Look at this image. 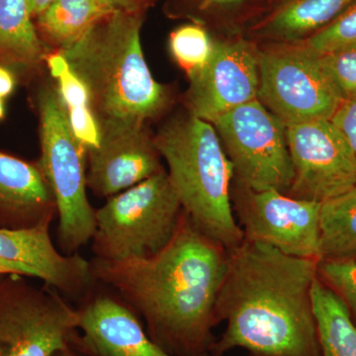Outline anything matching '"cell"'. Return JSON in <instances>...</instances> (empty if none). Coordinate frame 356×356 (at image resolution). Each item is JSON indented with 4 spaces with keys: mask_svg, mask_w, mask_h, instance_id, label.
I'll return each mask as SVG.
<instances>
[{
    "mask_svg": "<svg viewBox=\"0 0 356 356\" xmlns=\"http://www.w3.org/2000/svg\"><path fill=\"white\" fill-rule=\"evenodd\" d=\"M229 250L182 212L172 240L146 259H93L97 284L117 293L144 323L149 337L175 356H210L216 304Z\"/></svg>",
    "mask_w": 356,
    "mask_h": 356,
    "instance_id": "cell-1",
    "label": "cell"
},
{
    "mask_svg": "<svg viewBox=\"0 0 356 356\" xmlns=\"http://www.w3.org/2000/svg\"><path fill=\"white\" fill-rule=\"evenodd\" d=\"M318 264L243 238L229 252L216 304L226 330L210 356L235 348L250 356H321L312 300Z\"/></svg>",
    "mask_w": 356,
    "mask_h": 356,
    "instance_id": "cell-2",
    "label": "cell"
},
{
    "mask_svg": "<svg viewBox=\"0 0 356 356\" xmlns=\"http://www.w3.org/2000/svg\"><path fill=\"white\" fill-rule=\"evenodd\" d=\"M143 18L144 14L112 11L60 51L86 84L99 126L146 125L170 102L168 88L154 79L145 58Z\"/></svg>",
    "mask_w": 356,
    "mask_h": 356,
    "instance_id": "cell-3",
    "label": "cell"
},
{
    "mask_svg": "<svg viewBox=\"0 0 356 356\" xmlns=\"http://www.w3.org/2000/svg\"><path fill=\"white\" fill-rule=\"evenodd\" d=\"M154 140L182 210L229 252L238 248L245 235L232 205L235 172L212 124L191 114L177 117Z\"/></svg>",
    "mask_w": 356,
    "mask_h": 356,
    "instance_id": "cell-4",
    "label": "cell"
},
{
    "mask_svg": "<svg viewBox=\"0 0 356 356\" xmlns=\"http://www.w3.org/2000/svg\"><path fill=\"white\" fill-rule=\"evenodd\" d=\"M181 204L165 170L116 194L95 209V259L120 261L158 254L172 240Z\"/></svg>",
    "mask_w": 356,
    "mask_h": 356,
    "instance_id": "cell-5",
    "label": "cell"
},
{
    "mask_svg": "<svg viewBox=\"0 0 356 356\" xmlns=\"http://www.w3.org/2000/svg\"><path fill=\"white\" fill-rule=\"evenodd\" d=\"M37 110L38 163L57 204L58 250L77 254L91 242L95 231V209L88 197L86 149L70 129L56 86L46 84L40 89Z\"/></svg>",
    "mask_w": 356,
    "mask_h": 356,
    "instance_id": "cell-6",
    "label": "cell"
},
{
    "mask_svg": "<svg viewBox=\"0 0 356 356\" xmlns=\"http://www.w3.org/2000/svg\"><path fill=\"white\" fill-rule=\"evenodd\" d=\"M29 278L6 274L0 280V356H54L76 337L77 308Z\"/></svg>",
    "mask_w": 356,
    "mask_h": 356,
    "instance_id": "cell-7",
    "label": "cell"
},
{
    "mask_svg": "<svg viewBox=\"0 0 356 356\" xmlns=\"http://www.w3.org/2000/svg\"><path fill=\"white\" fill-rule=\"evenodd\" d=\"M233 165L235 178L254 191L287 194L294 170L286 126L259 99L221 115L212 122Z\"/></svg>",
    "mask_w": 356,
    "mask_h": 356,
    "instance_id": "cell-8",
    "label": "cell"
},
{
    "mask_svg": "<svg viewBox=\"0 0 356 356\" xmlns=\"http://www.w3.org/2000/svg\"><path fill=\"white\" fill-rule=\"evenodd\" d=\"M257 99L290 126L312 120H331L341 104L318 56L299 42L273 43L259 51Z\"/></svg>",
    "mask_w": 356,
    "mask_h": 356,
    "instance_id": "cell-9",
    "label": "cell"
},
{
    "mask_svg": "<svg viewBox=\"0 0 356 356\" xmlns=\"http://www.w3.org/2000/svg\"><path fill=\"white\" fill-rule=\"evenodd\" d=\"M231 200L245 238L266 243L290 257L321 261L322 203L276 191H254L236 179L231 187Z\"/></svg>",
    "mask_w": 356,
    "mask_h": 356,
    "instance_id": "cell-10",
    "label": "cell"
},
{
    "mask_svg": "<svg viewBox=\"0 0 356 356\" xmlns=\"http://www.w3.org/2000/svg\"><path fill=\"white\" fill-rule=\"evenodd\" d=\"M294 178L287 195L323 203L356 186V156L331 120L287 126Z\"/></svg>",
    "mask_w": 356,
    "mask_h": 356,
    "instance_id": "cell-11",
    "label": "cell"
},
{
    "mask_svg": "<svg viewBox=\"0 0 356 356\" xmlns=\"http://www.w3.org/2000/svg\"><path fill=\"white\" fill-rule=\"evenodd\" d=\"M189 114L212 123L236 107L257 99L259 50L243 39L215 41L209 63L189 79Z\"/></svg>",
    "mask_w": 356,
    "mask_h": 356,
    "instance_id": "cell-12",
    "label": "cell"
},
{
    "mask_svg": "<svg viewBox=\"0 0 356 356\" xmlns=\"http://www.w3.org/2000/svg\"><path fill=\"white\" fill-rule=\"evenodd\" d=\"M100 130L99 145L86 152V184L96 197H112L163 170L146 125L107 124Z\"/></svg>",
    "mask_w": 356,
    "mask_h": 356,
    "instance_id": "cell-13",
    "label": "cell"
},
{
    "mask_svg": "<svg viewBox=\"0 0 356 356\" xmlns=\"http://www.w3.org/2000/svg\"><path fill=\"white\" fill-rule=\"evenodd\" d=\"M77 310L72 346L86 356H175L154 343L139 316L118 295L89 294Z\"/></svg>",
    "mask_w": 356,
    "mask_h": 356,
    "instance_id": "cell-14",
    "label": "cell"
},
{
    "mask_svg": "<svg viewBox=\"0 0 356 356\" xmlns=\"http://www.w3.org/2000/svg\"><path fill=\"white\" fill-rule=\"evenodd\" d=\"M0 259L25 269L32 278L70 298L86 299L97 284L91 261L79 252L63 254L51 241L50 227L0 228Z\"/></svg>",
    "mask_w": 356,
    "mask_h": 356,
    "instance_id": "cell-15",
    "label": "cell"
},
{
    "mask_svg": "<svg viewBox=\"0 0 356 356\" xmlns=\"http://www.w3.org/2000/svg\"><path fill=\"white\" fill-rule=\"evenodd\" d=\"M57 204L38 161L0 151V228L51 227Z\"/></svg>",
    "mask_w": 356,
    "mask_h": 356,
    "instance_id": "cell-16",
    "label": "cell"
},
{
    "mask_svg": "<svg viewBox=\"0 0 356 356\" xmlns=\"http://www.w3.org/2000/svg\"><path fill=\"white\" fill-rule=\"evenodd\" d=\"M356 0H282L250 26L255 38L271 43L303 41L332 22Z\"/></svg>",
    "mask_w": 356,
    "mask_h": 356,
    "instance_id": "cell-17",
    "label": "cell"
},
{
    "mask_svg": "<svg viewBox=\"0 0 356 356\" xmlns=\"http://www.w3.org/2000/svg\"><path fill=\"white\" fill-rule=\"evenodd\" d=\"M40 39L28 0H0V65L32 74L49 53Z\"/></svg>",
    "mask_w": 356,
    "mask_h": 356,
    "instance_id": "cell-18",
    "label": "cell"
},
{
    "mask_svg": "<svg viewBox=\"0 0 356 356\" xmlns=\"http://www.w3.org/2000/svg\"><path fill=\"white\" fill-rule=\"evenodd\" d=\"M112 11L99 0H55L34 22L44 47L63 51L81 41Z\"/></svg>",
    "mask_w": 356,
    "mask_h": 356,
    "instance_id": "cell-19",
    "label": "cell"
},
{
    "mask_svg": "<svg viewBox=\"0 0 356 356\" xmlns=\"http://www.w3.org/2000/svg\"><path fill=\"white\" fill-rule=\"evenodd\" d=\"M44 64L57 81L56 88L74 137L86 152L97 147L102 130L93 113L86 84L74 74L60 51H49Z\"/></svg>",
    "mask_w": 356,
    "mask_h": 356,
    "instance_id": "cell-20",
    "label": "cell"
},
{
    "mask_svg": "<svg viewBox=\"0 0 356 356\" xmlns=\"http://www.w3.org/2000/svg\"><path fill=\"white\" fill-rule=\"evenodd\" d=\"M312 300L321 356H356V325L343 302L318 277Z\"/></svg>",
    "mask_w": 356,
    "mask_h": 356,
    "instance_id": "cell-21",
    "label": "cell"
},
{
    "mask_svg": "<svg viewBox=\"0 0 356 356\" xmlns=\"http://www.w3.org/2000/svg\"><path fill=\"white\" fill-rule=\"evenodd\" d=\"M321 261L356 259V186L321 204Z\"/></svg>",
    "mask_w": 356,
    "mask_h": 356,
    "instance_id": "cell-22",
    "label": "cell"
},
{
    "mask_svg": "<svg viewBox=\"0 0 356 356\" xmlns=\"http://www.w3.org/2000/svg\"><path fill=\"white\" fill-rule=\"evenodd\" d=\"M168 46L173 60L191 79L209 63L215 41L204 26L191 23L177 28L170 34Z\"/></svg>",
    "mask_w": 356,
    "mask_h": 356,
    "instance_id": "cell-23",
    "label": "cell"
},
{
    "mask_svg": "<svg viewBox=\"0 0 356 356\" xmlns=\"http://www.w3.org/2000/svg\"><path fill=\"white\" fill-rule=\"evenodd\" d=\"M299 43L316 55L356 43V1L329 24Z\"/></svg>",
    "mask_w": 356,
    "mask_h": 356,
    "instance_id": "cell-24",
    "label": "cell"
},
{
    "mask_svg": "<svg viewBox=\"0 0 356 356\" xmlns=\"http://www.w3.org/2000/svg\"><path fill=\"white\" fill-rule=\"evenodd\" d=\"M318 56L341 102L356 99V43Z\"/></svg>",
    "mask_w": 356,
    "mask_h": 356,
    "instance_id": "cell-25",
    "label": "cell"
},
{
    "mask_svg": "<svg viewBox=\"0 0 356 356\" xmlns=\"http://www.w3.org/2000/svg\"><path fill=\"white\" fill-rule=\"evenodd\" d=\"M318 278L343 302L356 325V259L320 261Z\"/></svg>",
    "mask_w": 356,
    "mask_h": 356,
    "instance_id": "cell-26",
    "label": "cell"
},
{
    "mask_svg": "<svg viewBox=\"0 0 356 356\" xmlns=\"http://www.w3.org/2000/svg\"><path fill=\"white\" fill-rule=\"evenodd\" d=\"M199 8L218 17H247L257 10L259 0H196Z\"/></svg>",
    "mask_w": 356,
    "mask_h": 356,
    "instance_id": "cell-27",
    "label": "cell"
},
{
    "mask_svg": "<svg viewBox=\"0 0 356 356\" xmlns=\"http://www.w3.org/2000/svg\"><path fill=\"white\" fill-rule=\"evenodd\" d=\"M331 121L343 134L356 156V99L341 102Z\"/></svg>",
    "mask_w": 356,
    "mask_h": 356,
    "instance_id": "cell-28",
    "label": "cell"
},
{
    "mask_svg": "<svg viewBox=\"0 0 356 356\" xmlns=\"http://www.w3.org/2000/svg\"><path fill=\"white\" fill-rule=\"evenodd\" d=\"M109 8L124 13L145 14L156 0H99Z\"/></svg>",
    "mask_w": 356,
    "mask_h": 356,
    "instance_id": "cell-29",
    "label": "cell"
},
{
    "mask_svg": "<svg viewBox=\"0 0 356 356\" xmlns=\"http://www.w3.org/2000/svg\"><path fill=\"white\" fill-rule=\"evenodd\" d=\"M16 88V76L13 70L0 65V98L6 99Z\"/></svg>",
    "mask_w": 356,
    "mask_h": 356,
    "instance_id": "cell-30",
    "label": "cell"
},
{
    "mask_svg": "<svg viewBox=\"0 0 356 356\" xmlns=\"http://www.w3.org/2000/svg\"><path fill=\"white\" fill-rule=\"evenodd\" d=\"M54 1L55 0H28L33 19L43 13L44 9L48 8Z\"/></svg>",
    "mask_w": 356,
    "mask_h": 356,
    "instance_id": "cell-31",
    "label": "cell"
},
{
    "mask_svg": "<svg viewBox=\"0 0 356 356\" xmlns=\"http://www.w3.org/2000/svg\"><path fill=\"white\" fill-rule=\"evenodd\" d=\"M6 274H19V275L32 278L25 269L0 259V275H6Z\"/></svg>",
    "mask_w": 356,
    "mask_h": 356,
    "instance_id": "cell-32",
    "label": "cell"
},
{
    "mask_svg": "<svg viewBox=\"0 0 356 356\" xmlns=\"http://www.w3.org/2000/svg\"><path fill=\"white\" fill-rule=\"evenodd\" d=\"M54 356H86L83 355V353H79L76 350H74L72 346H70V348H65V350H63L58 351V353H56Z\"/></svg>",
    "mask_w": 356,
    "mask_h": 356,
    "instance_id": "cell-33",
    "label": "cell"
},
{
    "mask_svg": "<svg viewBox=\"0 0 356 356\" xmlns=\"http://www.w3.org/2000/svg\"><path fill=\"white\" fill-rule=\"evenodd\" d=\"M6 116V107H4V99L0 98V120Z\"/></svg>",
    "mask_w": 356,
    "mask_h": 356,
    "instance_id": "cell-34",
    "label": "cell"
},
{
    "mask_svg": "<svg viewBox=\"0 0 356 356\" xmlns=\"http://www.w3.org/2000/svg\"><path fill=\"white\" fill-rule=\"evenodd\" d=\"M282 1V0H267V2H268V7H267V9L269 8V7L275 6V4H277L278 2Z\"/></svg>",
    "mask_w": 356,
    "mask_h": 356,
    "instance_id": "cell-35",
    "label": "cell"
},
{
    "mask_svg": "<svg viewBox=\"0 0 356 356\" xmlns=\"http://www.w3.org/2000/svg\"><path fill=\"white\" fill-rule=\"evenodd\" d=\"M2 276H3V275H0V280H1Z\"/></svg>",
    "mask_w": 356,
    "mask_h": 356,
    "instance_id": "cell-36",
    "label": "cell"
}]
</instances>
